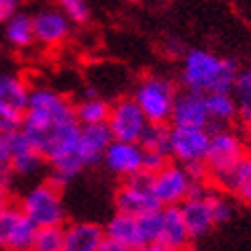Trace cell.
Returning a JSON list of instances; mask_svg holds the SVG:
<instances>
[{
    "label": "cell",
    "mask_w": 251,
    "mask_h": 251,
    "mask_svg": "<svg viewBox=\"0 0 251 251\" xmlns=\"http://www.w3.org/2000/svg\"><path fill=\"white\" fill-rule=\"evenodd\" d=\"M139 145L143 147V151L172 159V127L170 125H147Z\"/></svg>",
    "instance_id": "d4e9b609"
},
{
    "label": "cell",
    "mask_w": 251,
    "mask_h": 251,
    "mask_svg": "<svg viewBox=\"0 0 251 251\" xmlns=\"http://www.w3.org/2000/svg\"><path fill=\"white\" fill-rule=\"evenodd\" d=\"M110 104L100 96H84L80 102L74 104V115L80 127H92V125H106Z\"/></svg>",
    "instance_id": "603a6c76"
},
{
    "label": "cell",
    "mask_w": 251,
    "mask_h": 251,
    "mask_svg": "<svg viewBox=\"0 0 251 251\" xmlns=\"http://www.w3.org/2000/svg\"><path fill=\"white\" fill-rule=\"evenodd\" d=\"M184 251H200V249H196V247H186Z\"/></svg>",
    "instance_id": "60d3db41"
},
{
    "label": "cell",
    "mask_w": 251,
    "mask_h": 251,
    "mask_svg": "<svg viewBox=\"0 0 251 251\" xmlns=\"http://www.w3.org/2000/svg\"><path fill=\"white\" fill-rule=\"evenodd\" d=\"M206 188H208V184H194L192 194L180 204V212H182V219L188 227V233H190V239L202 237L215 227V225H212L210 210L206 206V200H204Z\"/></svg>",
    "instance_id": "5bb4252c"
},
{
    "label": "cell",
    "mask_w": 251,
    "mask_h": 251,
    "mask_svg": "<svg viewBox=\"0 0 251 251\" xmlns=\"http://www.w3.org/2000/svg\"><path fill=\"white\" fill-rule=\"evenodd\" d=\"M206 110H208V119H210L208 131L225 129L227 125H231L237 117H239V108H237L231 94H210V96H206Z\"/></svg>",
    "instance_id": "7402d4cb"
},
{
    "label": "cell",
    "mask_w": 251,
    "mask_h": 251,
    "mask_svg": "<svg viewBox=\"0 0 251 251\" xmlns=\"http://www.w3.org/2000/svg\"><path fill=\"white\" fill-rule=\"evenodd\" d=\"M104 241V227L90 221H76L64 227V249L61 251H100Z\"/></svg>",
    "instance_id": "e0dca14e"
},
{
    "label": "cell",
    "mask_w": 251,
    "mask_h": 251,
    "mask_svg": "<svg viewBox=\"0 0 251 251\" xmlns=\"http://www.w3.org/2000/svg\"><path fill=\"white\" fill-rule=\"evenodd\" d=\"M4 37L8 45L17 49H27L35 43L33 35V17L27 12H17L6 25H4Z\"/></svg>",
    "instance_id": "cb8c5ba5"
},
{
    "label": "cell",
    "mask_w": 251,
    "mask_h": 251,
    "mask_svg": "<svg viewBox=\"0 0 251 251\" xmlns=\"http://www.w3.org/2000/svg\"><path fill=\"white\" fill-rule=\"evenodd\" d=\"M204 200L210 210L212 225H223L233 217V204L229 202V198L225 196V192L217 190V188H206Z\"/></svg>",
    "instance_id": "484cf974"
},
{
    "label": "cell",
    "mask_w": 251,
    "mask_h": 251,
    "mask_svg": "<svg viewBox=\"0 0 251 251\" xmlns=\"http://www.w3.org/2000/svg\"><path fill=\"white\" fill-rule=\"evenodd\" d=\"M231 96L239 108V117L245 119L251 115V70H243L237 74Z\"/></svg>",
    "instance_id": "4316f807"
},
{
    "label": "cell",
    "mask_w": 251,
    "mask_h": 251,
    "mask_svg": "<svg viewBox=\"0 0 251 251\" xmlns=\"http://www.w3.org/2000/svg\"><path fill=\"white\" fill-rule=\"evenodd\" d=\"M170 127H180V129H208L210 119L206 110V96L182 90L176 96V102L172 108V119Z\"/></svg>",
    "instance_id": "7c38bea8"
},
{
    "label": "cell",
    "mask_w": 251,
    "mask_h": 251,
    "mask_svg": "<svg viewBox=\"0 0 251 251\" xmlns=\"http://www.w3.org/2000/svg\"><path fill=\"white\" fill-rule=\"evenodd\" d=\"M141 251H174V249H170V247H166V245H161V243H151V245H147V247L141 249Z\"/></svg>",
    "instance_id": "ab89813d"
},
{
    "label": "cell",
    "mask_w": 251,
    "mask_h": 251,
    "mask_svg": "<svg viewBox=\"0 0 251 251\" xmlns=\"http://www.w3.org/2000/svg\"><path fill=\"white\" fill-rule=\"evenodd\" d=\"M141 225V233H143V239L147 245L157 243L159 239V229H161V208L153 210V212H147L143 217H137Z\"/></svg>",
    "instance_id": "f1b7e54d"
},
{
    "label": "cell",
    "mask_w": 251,
    "mask_h": 251,
    "mask_svg": "<svg viewBox=\"0 0 251 251\" xmlns=\"http://www.w3.org/2000/svg\"><path fill=\"white\" fill-rule=\"evenodd\" d=\"M100 251H135V249H129V247H125V245H119L115 241H104L102 247H100Z\"/></svg>",
    "instance_id": "d590c367"
},
{
    "label": "cell",
    "mask_w": 251,
    "mask_h": 251,
    "mask_svg": "<svg viewBox=\"0 0 251 251\" xmlns=\"http://www.w3.org/2000/svg\"><path fill=\"white\" fill-rule=\"evenodd\" d=\"M147 125L149 123L145 115L133 98H121L115 104H110L106 127L112 135V141L139 143Z\"/></svg>",
    "instance_id": "52a82bcc"
},
{
    "label": "cell",
    "mask_w": 251,
    "mask_h": 251,
    "mask_svg": "<svg viewBox=\"0 0 251 251\" xmlns=\"http://www.w3.org/2000/svg\"><path fill=\"white\" fill-rule=\"evenodd\" d=\"M0 159L8 161V145H6V135H0Z\"/></svg>",
    "instance_id": "74e56055"
},
{
    "label": "cell",
    "mask_w": 251,
    "mask_h": 251,
    "mask_svg": "<svg viewBox=\"0 0 251 251\" xmlns=\"http://www.w3.org/2000/svg\"><path fill=\"white\" fill-rule=\"evenodd\" d=\"M245 155H247V143L239 133L227 127L212 129L204 159L208 170V184L217 188Z\"/></svg>",
    "instance_id": "3957f363"
},
{
    "label": "cell",
    "mask_w": 251,
    "mask_h": 251,
    "mask_svg": "<svg viewBox=\"0 0 251 251\" xmlns=\"http://www.w3.org/2000/svg\"><path fill=\"white\" fill-rule=\"evenodd\" d=\"M170 161H172V159H168V157H164V155L145 151V157H143V174L153 176V174H157L159 170H164V168L170 164Z\"/></svg>",
    "instance_id": "1f68e13d"
},
{
    "label": "cell",
    "mask_w": 251,
    "mask_h": 251,
    "mask_svg": "<svg viewBox=\"0 0 251 251\" xmlns=\"http://www.w3.org/2000/svg\"><path fill=\"white\" fill-rule=\"evenodd\" d=\"M0 59H2V43H0Z\"/></svg>",
    "instance_id": "b9f144b4"
},
{
    "label": "cell",
    "mask_w": 251,
    "mask_h": 251,
    "mask_svg": "<svg viewBox=\"0 0 251 251\" xmlns=\"http://www.w3.org/2000/svg\"><path fill=\"white\" fill-rule=\"evenodd\" d=\"M70 21L57 8H43L33 17V35L35 43L45 47H55L64 43L70 35Z\"/></svg>",
    "instance_id": "9a60e30c"
},
{
    "label": "cell",
    "mask_w": 251,
    "mask_h": 251,
    "mask_svg": "<svg viewBox=\"0 0 251 251\" xmlns=\"http://www.w3.org/2000/svg\"><path fill=\"white\" fill-rule=\"evenodd\" d=\"M208 129H180L172 127V159L180 166L204 164L208 151Z\"/></svg>",
    "instance_id": "30bf717a"
},
{
    "label": "cell",
    "mask_w": 251,
    "mask_h": 251,
    "mask_svg": "<svg viewBox=\"0 0 251 251\" xmlns=\"http://www.w3.org/2000/svg\"><path fill=\"white\" fill-rule=\"evenodd\" d=\"M8 145V166L15 174V178H35L47 166L45 157L29 143V139L21 131L6 135Z\"/></svg>",
    "instance_id": "8fae6325"
},
{
    "label": "cell",
    "mask_w": 251,
    "mask_h": 251,
    "mask_svg": "<svg viewBox=\"0 0 251 251\" xmlns=\"http://www.w3.org/2000/svg\"><path fill=\"white\" fill-rule=\"evenodd\" d=\"M194 182L190 180L186 168L170 161V164L151 176V194L161 208L180 206L192 194Z\"/></svg>",
    "instance_id": "8992f818"
},
{
    "label": "cell",
    "mask_w": 251,
    "mask_h": 251,
    "mask_svg": "<svg viewBox=\"0 0 251 251\" xmlns=\"http://www.w3.org/2000/svg\"><path fill=\"white\" fill-rule=\"evenodd\" d=\"M217 190L229 192V194L239 198L241 202L251 206V155L249 153L237 164V168L227 176V178L217 186Z\"/></svg>",
    "instance_id": "44dd1931"
},
{
    "label": "cell",
    "mask_w": 251,
    "mask_h": 251,
    "mask_svg": "<svg viewBox=\"0 0 251 251\" xmlns=\"http://www.w3.org/2000/svg\"><path fill=\"white\" fill-rule=\"evenodd\" d=\"M61 12H64L70 23L82 25L90 17V6H88L84 0H64V2H61Z\"/></svg>",
    "instance_id": "4dcf8cb0"
},
{
    "label": "cell",
    "mask_w": 251,
    "mask_h": 251,
    "mask_svg": "<svg viewBox=\"0 0 251 251\" xmlns=\"http://www.w3.org/2000/svg\"><path fill=\"white\" fill-rule=\"evenodd\" d=\"M17 2H15V0H0V23H8L12 17H15L17 15Z\"/></svg>",
    "instance_id": "d6a6232c"
},
{
    "label": "cell",
    "mask_w": 251,
    "mask_h": 251,
    "mask_svg": "<svg viewBox=\"0 0 251 251\" xmlns=\"http://www.w3.org/2000/svg\"><path fill=\"white\" fill-rule=\"evenodd\" d=\"M112 143V135L106 125H92V127H80V137L76 145V155L84 168L96 166L102 161L108 145Z\"/></svg>",
    "instance_id": "2e32d148"
},
{
    "label": "cell",
    "mask_w": 251,
    "mask_h": 251,
    "mask_svg": "<svg viewBox=\"0 0 251 251\" xmlns=\"http://www.w3.org/2000/svg\"><path fill=\"white\" fill-rule=\"evenodd\" d=\"M12 180H15V174H12L8 161L0 159V184L6 186V188H10V186H12Z\"/></svg>",
    "instance_id": "836d02e7"
},
{
    "label": "cell",
    "mask_w": 251,
    "mask_h": 251,
    "mask_svg": "<svg viewBox=\"0 0 251 251\" xmlns=\"http://www.w3.org/2000/svg\"><path fill=\"white\" fill-rule=\"evenodd\" d=\"M115 206L119 215H127L135 219L147 215V212L159 210L161 206L151 194V176L141 172L133 178L125 180V184L117 190Z\"/></svg>",
    "instance_id": "ba28073f"
},
{
    "label": "cell",
    "mask_w": 251,
    "mask_h": 251,
    "mask_svg": "<svg viewBox=\"0 0 251 251\" xmlns=\"http://www.w3.org/2000/svg\"><path fill=\"white\" fill-rule=\"evenodd\" d=\"M157 243L174 251H184L186 247H190V233H188V227L182 219L180 206L161 208V229Z\"/></svg>",
    "instance_id": "d6986e66"
},
{
    "label": "cell",
    "mask_w": 251,
    "mask_h": 251,
    "mask_svg": "<svg viewBox=\"0 0 251 251\" xmlns=\"http://www.w3.org/2000/svg\"><path fill=\"white\" fill-rule=\"evenodd\" d=\"M64 249V227L37 229L33 251H61Z\"/></svg>",
    "instance_id": "83f0119b"
},
{
    "label": "cell",
    "mask_w": 251,
    "mask_h": 251,
    "mask_svg": "<svg viewBox=\"0 0 251 251\" xmlns=\"http://www.w3.org/2000/svg\"><path fill=\"white\" fill-rule=\"evenodd\" d=\"M176 96H178V90L172 80L161 76H147L137 84L133 100L141 108L149 125H170Z\"/></svg>",
    "instance_id": "5b68a950"
},
{
    "label": "cell",
    "mask_w": 251,
    "mask_h": 251,
    "mask_svg": "<svg viewBox=\"0 0 251 251\" xmlns=\"http://www.w3.org/2000/svg\"><path fill=\"white\" fill-rule=\"evenodd\" d=\"M104 235L108 241H115L119 245H125L129 249L141 251L147 247L143 233H141V225L139 219L135 217H127V215H112L108 219V223L104 225Z\"/></svg>",
    "instance_id": "ac0fdd59"
},
{
    "label": "cell",
    "mask_w": 251,
    "mask_h": 251,
    "mask_svg": "<svg viewBox=\"0 0 251 251\" xmlns=\"http://www.w3.org/2000/svg\"><path fill=\"white\" fill-rule=\"evenodd\" d=\"M19 208L37 229L66 227V206L61 200V188L49 180L31 186L23 194Z\"/></svg>",
    "instance_id": "277c9868"
},
{
    "label": "cell",
    "mask_w": 251,
    "mask_h": 251,
    "mask_svg": "<svg viewBox=\"0 0 251 251\" xmlns=\"http://www.w3.org/2000/svg\"><path fill=\"white\" fill-rule=\"evenodd\" d=\"M239 70L233 59L219 57L206 49H190L182 61L180 80L186 90L198 94H231Z\"/></svg>",
    "instance_id": "7a4b0ae2"
},
{
    "label": "cell",
    "mask_w": 251,
    "mask_h": 251,
    "mask_svg": "<svg viewBox=\"0 0 251 251\" xmlns=\"http://www.w3.org/2000/svg\"><path fill=\"white\" fill-rule=\"evenodd\" d=\"M8 194H10V188L0 184V208H4L8 204Z\"/></svg>",
    "instance_id": "f35d334b"
},
{
    "label": "cell",
    "mask_w": 251,
    "mask_h": 251,
    "mask_svg": "<svg viewBox=\"0 0 251 251\" xmlns=\"http://www.w3.org/2000/svg\"><path fill=\"white\" fill-rule=\"evenodd\" d=\"M143 157H145V151L139 143L112 141L106 149L102 161L112 174L129 180L143 172Z\"/></svg>",
    "instance_id": "4fadbf2b"
},
{
    "label": "cell",
    "mask_w": 251,
    "mask_h": 251,
    "mask_svg": "<svg viewBox=\"0 0 251 251\" xmlns=\"http://www.w3.org/2000/svg\"><path fill=\"white\" fill-rule=\"evenodd\" d=\"M243 133H245V143H247V149H251V115L243 119Z\"/></svg>",
    "instance_id": "8d00e7d4"
},
{
    "label": "cell",
    "mask_w": 251,
    "mask_h": 251,
    "mask_svg": "<svg viewBox=\"0 0 251 251\" xmlns=\"http://www.w3.org/2000/svg\"><path fill=\"white\" fill-rule=\"evenodd\" d=\"M31 86L19 74H0V102L8 108L23 112L29 106Z\"/></svg>",
    "instance_id": "ffe728a7"
},
{
    "label": "cell",
    "mask_w": 251,
    "mask_h": 251,
    "mask_svg": "<svg viewBox=\"0 0 251 251\" xmlns=\"http://www.w3.org/2000/svg\"><path fill=\"white\" fill-rule=\"evenodd\" d=\"M23 127V112H17L0 102V135L17 133Z\"/></svg>",
    "instance_id": "f546056e"
},
{
    "label": "cell",
    "mask_w": 251,
    "mask_h": 251,
    "mask_svg": "<svg viewBox=\"0 0 251 251\" xmlns=\"http://www.w3.org/2000/svg\"><path fill=\"white\" fill-rule=\"evenodd\" d=\"M37 227L23 215L19 204L0 208V251H33Z\"/></svg>",
    "instance_id": "9c48e42d"
},
{
    "label": "cell",
    "mask_w": 251,
    "mask_h": 251,
    "mask_svg": "<svg viewBox=\"0 0 251 251\" xmlns=\"http://www.w3.org/2000/svg\"><path fill=\"white\" fill-rule=\"evenodd\" d=\"M166 51L170 53V55H180V53H184L186 55V51H184V47H182V43L178 41V39H168L166 41Z\"/></svg>",
    "instance_id": "e575fe53"
},
{
    "label": "cell",
    "mask_w": 251,
    "mask_h": 251,
    "mask_svg": "<svg viewBox=\"0 0 251 251\" xmlns=\"http://www.w3.org/2000/svg\"><path fill=\"white\" fill-rule=\"evenodd\" d=\"M21 133L45 157L51 168L47 180L57 188H64L84 170L76 155L80 125L74 115V104L53 88H31Z\"/></svg>",
    "instance_id": "6da1fadb"
}]
</instances>
